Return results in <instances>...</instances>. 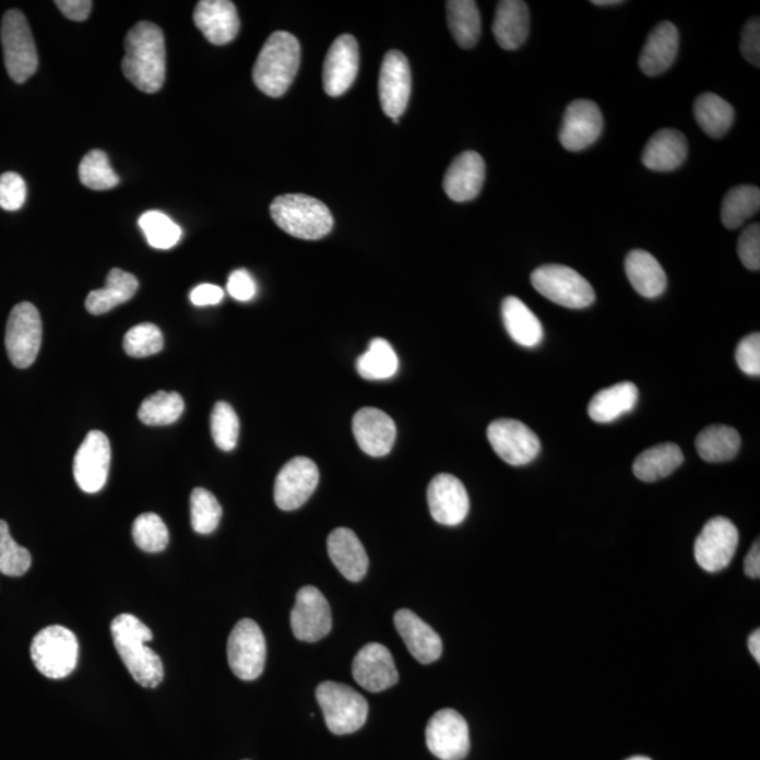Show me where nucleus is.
I'll return each instance as SVG.
<instances>
[{"instance_id": "obj_43", "label": "nucleus", "mask_w": 760, "mask_h": 760, "mask_svg": "<svg viewBox=\"0 0 760 760\" xmlns=\"http://www.w3.org/2000/svg\"><path fill=\"white\" fill-rule=\"evenodd\" d=\"M139 224L150 246L157 250H169L177 246L182 237L178 224L170 221L167 214L157 211L145 212Z\"/></svg>"}, {"instance_id": "obj_21", "label": "nucleus", "mask_w": 760, "mask_h": 760, "mask_svg": "<svg viewBox=\"0 0 760 760\" xmlns=\"http://www.w3.org/2000/svg\"><path fill=\"white\" fill-rule=\"evenodd\" d=\"M355 681L370 693L391 689L399 681V672L391 651L378 642L365 645L353 664Z\"/></svg>"}, {"instance_id": "obj_27", "label": "nucleus", "mask_w": 760, "mask_h": 760, "mask_svg": "<svg viewBox=\"0 0 760 760\" xmlns=\"http://www.w3.org/2000/svg\"><path fill=\"white\" fill-rule=\"evenodd\" d=\"M679 50V32L674 23L662 22L646 38L640 56V68L648 76L664 74L675 62Z\"/></svg>"}, {"instance_id": "obj_55", "label": "nucleus", "mask_w": 760, "mask_h": 760, "mask_svg": "<svg viewBox=\"0 0 760 760\" xmlns=\"http://www.w3.org/2000/svg\"><path fill=\"white\" fill-rule=\"evenodd\" d=\"M745 573L749 578L759 579L760 578V547L759 541L752 545L750 548L747 559H745Z\"/></svg>"}, {"instance_id": "obj_49", "label": "nucleus", "mask_w": 760, "mask_h": 760, "mask_svg": "<svg viewBox=\"0 0 760 760\" xmlns=\"http://www.w3.org/2000/svg\"><path fill=\"white\" fill-rule=\"evenodd\" d=\"M738 256L740 262L749 271L760 270V226L750 224L745 228L738 240Z\"/></svg>"}, {"instance_id": "obj_44", "label": "nucleus", "mask_w": 760, "mask_h": 760, "mask_svg": "<svg viewBox=\"0 0 760 760\" xmlns=\"http://www.w3.org/2000/svg\"><path fill=\"white\" fill-rule=\"evenodd\" d=\"M133 538L135 545L145 553L157 554L168 547L169 533L167 525L154 513H144L134 520Z\"/></svg>"}, {"instance_id": "obj_37", "label": "nucleus", "mask_w": 760, "mask_h": 760, "mask_svg": "<svg viewBox=\"0 0 760 760\" xmlns=\"http://www.w3.org/2000/svg\"><path fill=\"white\" fill-rule=\"evenodd\" d=\"M693 110L697 123L713 139L723 138L734 123V107L711 92L697 97Z\"/></svg>"}, {"instance_id": "obj_7", "label": "nucleus", "mask_w": 760, "mask_h": 760, "mask_svg": "<svg viewBox=\"0 0 760 760\" xmlns=\"http://www.w3.org/2000/svg\"><path fill=\"white\" fill-rule=\"evenodd\" d=\"M0 38L9 76L16 84L31 80L38 68V56L31 26L21 11L12 9L3 14Z\"/></svg>"}, {"instance_id": "obj_1", "label": "nucleus", "mask_w": 760, "mask_h": 760, "mask_svg": "<svg viewBox=\"0 0 760 760\" xmlns=\"http://www.w3.org/2000/svg\"><path fill=\"white\" fill-rule=\"evenodd\" d=\"M123 74L144 94H157L167 72L165 37L157 24L140 22L127 33Z\"/></svg>"}, {"instance_id": "obj_51", "label": "nucleus", "mask_w": 760, "mask_h": 760, "mask_svg": "<svg viewBox=\"0 0 760 760\" xmlns=\"http://www.w3.org/2000/svg\"><path fill=\"white\" fill-rule=\"evenodd\" d=\"M740 52L749 63L760 67V21L752 17L744 26Z\"/></svg>"}, {"instance_id": "obj_2", "label": "nucleus", "mask_w": 760, "mask_h": 760, "mask_svg": "<svg viewBox=\"0 0 760 760\" xmlns=\"http://www.w3.org/2000/svg\"><path fill=\"white\" fill-rule=\"evenodd\" d=\"M110 632L117 654L133 679L149 689L157 687L164 680V664L161 657L145 645L154 638L150 628L131 614H120L111 621Z\"/></svg>"}, {"instance_id": "obj_19", "label": "nucleus", "mask_w": 760, "mask_h": 760, "mask_svg": "<svg viewBox=\"0 0 760 760\" xmlns=\"http://www.w3.org/2000/svg\"><path fill=\"white\" fill-rule=\"evenodd\" d=\"M359 47L351 34H343L331 44L323 67V86L331 97L344 95L357 80Z\"/></svg>"}, {"instance_id": "obj_13", "label": "nucleus", "mask_w": 760, "mask_h": 760, "mask_svg": "<svg viewBox=\"0 0 760 760\" xmlns=\"http://www.w3.org/2000/svg\"><path fill=\"white\" fill-rule=\"evenodd\" d=\"M739 533L733 521L714 518L704 525L694 544V557L705 572H721L737 553Z\"/></svg>"}, {"instance_id": "obj_39", "label": "nucleus", "mask_w": 760, "mask_h": 760, "mask_svg": "<svg viewBox=\"0 0 760 760\" xmlns=\"http://www.w3.org/2000/svg\"><path fill=\"white\" fill-rule=\"evenodd\" d=\"M397 355L392 345L383 339L370 341L367 353L360 355L357 360L358 373L368 380L392 378L397 372Z\"/></svg>"}, {"instance_id": "obj_22", "label": "nucleus", "mask_w": 760, "mask_h": 760, "mask_svg": "<svg viewBox=\"0 0 760 760\" xmlns=\"http://www.w3.org/2000/svg\"><path fill=\"white\" fill-rule=\"evenodd\" d=\"M353 431L360 450L369 456L380 458L392 451L396 441V424L379 408H360L354 416Z\"/></svg>"}, {"instance_id": "obj_28", "label": "nucleus", "mask_w": 760, "mask_h": 760, "mask_svg": "<svg viewBox=\"0 0 760 760\" xmlns=\"http://www.w3.org/2000/svg\"><path fill=\"white\" fill-rule=\"evenodd\" d=\"M687 150L689 147L684 133L674 129H662L648 141L642 153V164L656 173H670L684 165Z\"/></svg>"}, {"instance_id": "obj_5", "label": "nucleus", "mask_w": 760, "mask_h": 760, "mask_svg": "<svg viewBox=\"0 0 760 760\" xmlns=\"http://www.w3.org/2000/svg\"><path fill=\"white\" fill-rule=\"evenodd\" d=\"M325 724L335 735L357 733L367 723L369 704L353 687L324 681L316 690Z\"/></svg>"}, {"instance_id": "obj_57", "label": "nucleus", "mask_w": 760, "mask_h": 760, "mask_svg": "<svg viewBox=\"0 0 760 760\" xmlns=\"http://www.w3.org/2000/svg\"><path fill=\"white\" fill-rule=\"evenodd\" d=\"M593 4L596 7H613V4H621V0H593Z\"/></svg>"}, {"instance_id": "obj_6", "label": "nucleus", "mask_w": 760, "mask_h": 760, "mask_svg": "<svg viewBox=\"0 0 760 760\" xmlns=\"http://www.w3.org/2000/svg\"><path fill=\"white\" fill-rule=\"evenodd\" d=\"M31 655L41 675L48 679H63L75 670L80 644L75 633L68 628L51 626L33 638Z\"/></svg>"}, {"instance_id": "obj_10", "label": "nucleus", "mask_w": 760, "mask_h": 760, "mask_svg": "<svg viewBox=\"0 0 760 760\" xmlns=\"http://www.w3.org/2000/svg\"><path fill=\"white\" fill-rule=\"evenodd\" d=\"M228 665L238 679L251 681L264 672L266 642L260 626L244 618L233 628L227 644Z\"/></svg>"}, {"instance_id": "obj_52", "label": "nucleus", "mask_w": 760, "mask_h": 760, "mask_svg": "<svg viewBox=\"0 0 760 760\" xmlns=\"http://www.w3.org/2000/svg\"><path fill=\"white\" fill-rule=\"evenodd\" d=\"M227 290L234 299L248 301L257 295V284L246 270H237L228 277Z\"/></svg>"}, {"instance_id": "obj_20", "label": "nucleus", "mask_w": 760, "mask_h": 760, "mask_svg": "<svg viewBox=\"0 0 760 760\" xmlns=\"http://www.w3.org/2000/svg\"><path fill=\"white\" fill-rule=\"evenodd\" d=\"M432 519L442 525H460L470 513V496L458 477L441 474L434 477L427 490Z\"/></svg>"}, {"instance_id": "obj_31", "label": "nucleus", "mask_w": 760, "mask_h": 760, "mask_svg": "<svg viewBox=\"0 0 760 760\" xmlns=\"http://www.w3.org/2000/svg\"><path fill=\"white\" fill-rule=\"evenodd\" d=\"M504 328L521 347H537L544 340L543 324L519 297L509 296L501 305Z\"/></svg>"}, {"instance_id": "obj_36", "label": "nucleus", "mask_w": 760, "mask_h": 760, "mask_svg": "<svg viewBox=\"0 0 760 760\" xmlns=\"http://www.w3.org/2000/svg\"><path fill=\"white\" fill-rule=\"evenodd\" d=\"M447 22L458 46L470 50L479 41L482 19L474 0H450L447 2Z\"/></svg>"}, {"instance_id": "obj_38", "label": "nucleus", "mask_w": 760, "mask_h": 760, "mask_svg": "<svg viewBox=\"0 0 760 760\" xmlns=\"http://www.w3.org/2000/svg\"><path fill=\"white\" fill-rule=\"evenodd\" d=\"M760 190L753 185H740L725 194L721 204V221L729 230L743 226L749 217L759 212Z\"/></svg>"}, {"instance_id": "obj_26", "label": "nucleus", "mask_w": 760, "mask_h": 760, "mask_svg": "<svg viewBox=\"0 0 760 760\" xmlns=\"http://www.w3.org/2000/svg\"><path fill=\"white\" fill-rule=\"evenodd\" d=\"M328 549L334 567L347 581H363L368 572L369 559L367 550L353 530H334L329 535Z\"/></svg>"}, {"instance_id": "obj_14", "label": "nucleus", "mask_w": 760, "mask_h": 760, "mask_svg": "<svg viewBox=\"0 0 760 760\" xmlns=\"http://www.w3.org/2000/svg\"><path fill=\"white\" fill-rule=\"evenodd\" d=\"M290 626L295 637L304 642H317L328 637L333 628V616L328 598L314 586L297 592Z\"/></svg>"}, {"instance_id": "obj_46", "label": "nucleus", "mask_w": 760, "mask_h": 760, "mask_svg": "<svg viewBox=\"0 0 760 760\" xmlns=\"http://www.w3.org/2000/svg\"><path fill=\"white\" fill-rule=\"evenodd\" d=\"M212 436L222 451H231L240 436V420L230 404L218 402L213 407L211 417Z\"/></svg>"}, {"instance_id": "obj_17", "label": "nucleus", "mask_w": 760, "mask_h": 760, "mask_svg": "<svg viewBox=\"0 0 760 760\" xmlns=\"http://www.w3.org/2000/svg\"><path fill=\"white\" fill-rule=\"evenodd\" d=\"M111 460L109 438L102 431H91L78 448L74 458V476L85 494H97L104 489Z\"/></svg>"}, {"instance_id": "obj_42", "label": "nucleus", "mask_w": 760, "mask_h": 760, "mask_svg": "<svg viewBox=\"0 0 760 760\" xmlns=\"http://www.w3.org/2000/svg\"><path fill=\"white\" fill-rule=\"evenodd\" d=\"M78 174L81 183L92 190L114 189L120 182L109 158L100 150H92L82 158Z\"/></svg>"}, {"instance_id": "obj_33", "label": "nucleus", "mask_w": 760, "mask_h": 760, "mask_svg": "<svg viewBox=\"0 0 760 760\" xmlns=\"http://www.w3.org/2000/svg\"><path fill=\"white\" fill-rule=\"evenodd\" d=\"M139 281L134 275L115 268L109 272L106 286L91 292L86 297L85 307L91 314H105L119 305L126 304L138 294Z\"/></svg>"}, {"instance_id": "obj_23", "label": "nucleus", "mask_w": 760, "mask_h": 760, "mask_svg": "<svg viewBox=\"0 0 760 760\" xmlns=\"http://www.w3.org/2000/svg\"><path fill=\"white\" fill-rule=\"evenodd\" d=\"M486 179L485 159L475 151H465L452 161L443 177V190L454 202H470L482 192Z\"/></svg>"}, {"instance_id": "obj_54", "label": "nucleus", "mask_w": 760, "mask_h": 760, "mask_svg": "<svg viewBox=\"0 0 760 760\" xmlns=\"http://www.w3.org/2000/svg\"><path fill=\"white\" fill-rule=\"evenodd\" d=\"M224 292L222 287L211 284H203L194 287L190 292V300L194 306H213L223 300Z\"/></svg>"}, {"instance_id": "obj_15", "label": "nucleus", "mask_w": 760, "mask_h": 760, "mask_svg": "<svg viewBox=\"0 0 760 760\" xmlns=\"http://www.w3.org/2000/svg\"><path fill=\"white\" fill-rule=\"evenodd\" d=\"M412 95V71L407 57L397 50L387 52L379 74V100L384 115L401 119Z\"/></svg>"}, {"instance_id": "obj_12", "label": "nucleus", "mask_w": 760, "mask_h": 760, "mask_svg": "<svg viewBox=\"0 0 760 760\" xmlns=\"http://www.w3.org/2000/svg\"><path fill=\"white\" fill-rule=\"evenodd\" d=\"M426 743L434 757L438 759L464 760L471 749L466 720L452 709L437 711L428 721Z\"/></svg>"}, {"instance_id": "obj_56", "label": "nucleus", "mask_w": 760, "mask_h": 760, "mask_svg": "<svg viewBox=\"0 0 760 760\" xmlns=\"http://www.w3.org/2000/svg\"><path fill=\"white\" fill-rule=\"evenodd\" d=\"M748 648L750 651V654L755 657V661L760 662V631H753L750 633L749 640H748Z\"/></svg>"}, {"instance_id": "obj_9", "label": "nucleus", "mask_w": 760, "mask_h": 760, "mask_svg": "<svg viewBox=\"0 0 760 760\" xmlns=\"http://www.w3.org/2000/svg\"><path fill=\"white\" fill-rule=\"evenodd\" d=\"M43 340L41 317L36 306L23 301L9 316L4 345L9 359L16 368L32 367L40 353Z\"/></svg>"}, {"instance_id": "obj_50", "label": "nucleus", "mask_w": 760, "mask_h": 760, "mask_svg": "<svg viewBox=\"0 0 760 760\" xmlns=\"http://www.w3.org/2000/svg\"><path fill=\"white\" fill-rule=\"evenodd\" d=\"M737 364L743 372L749 377H759L760 375V335L753 333L745 337L737 347L735 353Z\"/></svg>"}, {"instance_id": "obj_47", "label": "nucleus", "mask_w": 760, "mask_h": 760, "mask_svg": "<svg viewBox=\"0 0 760 760\" xmlns=\"http://www.w3.org/2000/svg\"><path fill=\"white\" fill-rule=\"evenodd\" d=\"M127 355L133 358L151 357L164 348V335L155 324L143 323L127 331L123 341Z\"/></svg>"}, {"instance_id": "obj_30", "label": "nucleus", "mask_w": 760, "mask_h": 760, "mask_svg": "<svg viewBox=\"0 0 760 760\" xmlns=\"http://www.w3.org/2000/svg\"><path fill=\"white\" fill-rule=\"evenodd\" d=\"M626 272L633 289L646 299H655L664 294L667 286L666 272L652 253L642 250L628 253Z\"/></svg>"}, {"instance_id": "obj_58", "label": "nucleus", "mask_w": 760, "mask_h": 760, "mask_svg": "<svg viewBox=\"0 0 760 760\" xmlns=\"http://www.w3.org/2000/svg\"><path fill=\"white\" fill-rule=\"evenodd\" d=\"M628 760H652V759L646 758V757H633V758H630Z\"/></svg>"}, {"instance_id": "obj_29", "label": "nucleus", "mask_w": 760, "mask_h": 760, "mask_svg": "<svg viewBox=\"0 0 760 760\" xmlns=\"http://www.w3.org/2000/svg\"><path fill=\"white\" fill-rule=\"evenodd\" d=\"M530 33V11L523 0H501L497 3L494 34L504 50H518Z\"/></svg>"}, {"instance_id": "obj_8", "label": "nucleus", "mask_w": 760, "mask_h": 760, "mask_svg": "<svg viewBox=\"0 0 760 760\" xmlns=\"http://www.w3.org/2000/svg\"><path fill=\"white\" fill-rule=\"evenodd\" d=\"M531 284L548 300L568 309H584L596 300V294L586 277L569 266H539L531 274Z\"/></svg>"}, {"instance_id": "obj_34", "label": "nucleus", "mask_w": 760, "mask_h": 760, "mask_svg": "<svg viewBox=\"0 0 760 760\" xmlns=\"http://www.w3.org/2000/svg\"><path fill=\"white\" fill-rule=\"evenodd\" d=\"M685 462L684 451L676 443H660L642 452L633 462V475L642 482H656L664 479Z\"/></svg>"}, {"instance_id": "obj_11", "label": "nucleus", "mask_w": 760, "mask_h": 760, "mask_svg": "<svg viewBox=\"0 0 760 760\" xmlns=\"http://www.w3.org/2000/svg\"><path fill=\"white\" fill-rule=\"evenodd\" d=\"M487 440L496 454L513 466L530 464L541 452L537 434L524 423L510 420V418L491 423L487 428Z\"/></svg>"}, {"instance_id": "obj_35", "label": "nucleus", "mask_w": 760, "mask_h": 760, "mask_svg": "<svg viewBox=\"0 0 760 760\" xmlns=\"http://www.w3.org/2000/svg\"><path fill=\"white\" fill-rule=\"evenodd\" d=\"M740 436L733 427L715 424L704 428L696 438V450L705 462H727L734 460L740 450Z\"/></svg>"}, {"instance_id": "obj_45", "label": "nucleus", "mask_w": 760, "mask_h": 760, "mask_svg": "<svg viewBox=\"0 0 760 760\" xmlns=\"http://www.w3.org/2000/svg\"><path fill=\"white\" fill-rule=\"evenodd\" d=\"M31 567V553L13 539L7 521L0 520V573L23 577Z\"/></svg>"}, {"instance_id": "obj_32", "label": "nucleus", "mask_w": 760, "mask_h": 760, "mask_svg": "<svg viewBox=\"0 0 760 760\" xmlns=\"http://www.w3.org/2000/svg\"><path fill=\"white\" fill-rule=\"evenodd\" d=\"M640 399V391L631 382H621L603 389L589 403L587 412L593 421L606 424L616 421L624 414L633 411Z\"/></svg>"}, {"instance_id": "obj_48", "label": "nucleus", "mask_w": 760, "mask_h": 760, "mask_svg": "<svg viewBox=\"0 0 760 760\" xmlns=\"http://www.w3.org/2000/svg\"><path fill=\"white\" fill-rule=\"evenodd\" d=\"M27 198V187L21 175L7 173L0 175V207L8 212L22 209Z\"/></svg>"}, {"instance_id": "obj_40", "label": "nucleus", "mask_w": 760, "mask_h": 760, "mask_svg": "<svg viewBox=\"0 0 760 760\" xmlns=\"http://www.w3.org/2000/svg\"><path fill=\"white\" fill-rule=\"evenodd\" d=\"M185 411L180 394L159 391L145 399L139 408V418L145 426H169L179 420Z\"/></svg>"}, {"instance_id": "obj_4", "label": "nucleus", "mask_w": 760, "mask_h": 760, "mask_svg": "<svg viewBox=\"0 0 760 760\" xmlns=\"http://www.w3.org/2000/svg\"><path fill=\"white\" fill-rule=\"evenodd\" d=\"M272 221L292 237L321 240L334 227V217L323 202L307 194H282L271 204Z\"/></svg>"}, {"instance_id": "obj_41", "label": "nucleus", "mask_w": 760, "mask_h": 760, "mask_svg": "<svg viewBox=\"0 0 760 760\" xmlns=\"http://www.w3.org/2000/svg\"><path fill=\"white\" fill-rule=\"evenodd\" d=\"M223 509L211 491L197 487L190 495V521L198 534L207 535L221 524Z\"/></svg>"}, {"instance_id": "obj_24", "label": "nucleus", "mask_w": 760, "mask_h": 760, "mask_svg": "<svg viewBox=\"0 0 760 760\" xmlns=\"http://www.w3.org/2000/svg\"><path fill=\"white\" fill-rule=\"evenodd\" d=\"M193 21L214 46H226L240 32V17L230 0H202L194 8Z\"/></svg>"}, {"instance_id": "obj_18", "label": "nucleus", "mask_w": 760, "mask_h": 760, "mask_svg": "<svg viewBox=\"0 0 760 760\" xmlns=\"http://www.w3.org/2000/svg\"><path fill=\"white\" fill-rule=\"evenodd\" d=\"M603 126L601 107L592 100H574L563 115L559 131L560 144L572 153L586 150L601 138Z\"/></svg>"}, {"instance_id": "obj_16", "label": "nucleus", "mask_w": 760, "mask_h": 760, "mask_svg": "<svg viewBox=\"0 0 760 760\" xmlns=\"http://www.w3.org/2000/svg\"><path fill=\"white\" fill-rule=\"evenodd\" d=\"M319 479V467L310 458H294L276 476L274 491L276 506L284 511L300 509L314 494Z\"/></svg>"}, {"instance_id": "obj_25", "label": "nucleus", "mask_w": 760, "mask_h": 760, "mask_svg": "<svg viewBox=\"0 0 760 760\" xmlns=\"http://www.w3.org/2000/svg\"><path fill=\"white\" fill-rule=\"evenodd\" d=\"M394 627L401 633L408 652L423 665L440 660L442 641L440 636L424 622L417 614L402 608L394 614Z\"/></svg>"}, {"instance_id": "obj_53", "label": "nucleus", "mask_w": 760, "mask_h": 760, "mask_svg": "<svg viewBox=\"0 0 760 760\" xmlns=\"http://www.w3.org/2000/svg\"><path fill=\"white\" fill-rule=\"evenodd\" d=\"M56 4L63 16L74 22H85L94 7L91 0H57Z\"/></svg>"}, {"instance_id": "obj_3", "label": "nucleus", "mask_w": 760, "mask_h": 760, "mask_svg": "<svg viewBox=\"0 0 760 760\" xmlns=\"http://www.w3.org/2000/svg\"><path fill=\"white\" fill-rule=\"evenodd\" d=\"M300 52L299 40L294 34H271L252 70V80L258 90L271 97L284 96L299 71Z\"/></svg>"}]
</instances>
